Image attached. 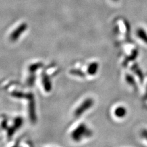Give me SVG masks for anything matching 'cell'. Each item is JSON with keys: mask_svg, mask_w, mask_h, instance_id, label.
<instances>
[{"mask_svg": "<svg viewBox=\"0 0 147 147\" xmlns=\"http://www.w3.org/2000/svg\"><path fill=\"white\" fill-rule=\"evenodd\" d=\"M91 134V132L87 128L86 126L84 123L78 126L71 134L72 139L76 142L80 141L84 137H88Z\"/></svg>", "mask_w": 147, "mask_h": 147, "instance_id": "obj_1", "label": "cell"}, {"mask_svg": "<svg viewBox=\"0 0 147 147\" xmlns=\"http://www.w3.org/2000/svg\"><path fill=\"white\" fill-rule=\"evenodd\" d=\"M94 105V100L91 98L85 99L75 110L74 115L77 117H80L86 110H89Z\"/></svg>", "mask_w": 147, "mask_h": 147, "instance_id": "obj_2", "label": "cell"}, {"mask_svg": "<svg viewBox=\"0 0 147 147\" xmlns=\"http://www.w3.org/2000/svg\"><path fill=\"white\" fill-rule=\"evenodd\" d=\"M28 99L29 100V117L31 121L33 123H35L36 121V107H35V101L34 96L32 93L28 94Z\"/></svg>", "mask_w": 147, "mask_h": 147, "instance_id": "obj_3", "label": "cell"}, {"mask_svg": "<svg viewBox=\"0 0 147 147\" xmlns=\"http://www.w3.org/2000/svg\"><path fill=\"white\" fill-rule=\"evenodd\" d=\"M26 29H27L26 24H21L12 32L10 37H9V39H10V40L12 41V42H16V41L19 39V38L22 36V34L26 30Z\"/></svg>", "mask_w": 147, "mask_h": 147, "instance_id": "obj_4", "label": "cell"}, {"mask_svg": "<svg viewBox=\"0 0 147 147\" xmlns=\"http://www.w3.org/2000/svg\"><path fill=\"white\" fill-rule=\"evenodd\" d=\"M23 123H24V120L21 117H18L15 119V123L14 125H13L11 128L9 129L8 131V137H11L14 132L20 127V126L23 125Z\"/></svg>", "mask_w": 147, "mask_h": 147, "instance_id": "obj_5", "label": "cell"}, {"mask_svg": "<svg viewBox=\"0 0 147 147\" xmlns=\"http://www.w3.org/2000/svg\"><path fill=\"white\" fill-rule=\"evenodd\" d=\"M42 82L44 85V90L46 92H50L52 90V83L49 77L45 73L42 74Z\"/></svg>", "mask_w": 147, "mask_h": 147, "instance_id": "obj_6", "label": "cell"}, {"mask_svg": "<svg viewBox=\"0 0 147 147\" xmlns=\"http://www.w3.org/2000/svg\"><path fill=\"white\" fill-rule=\"evenodd\" d=\"M99 69V64L96 62L91 63L87 69V72L91 76L95 75Z\"/></svg>", "mask_w": 147, "mask_h": 147, "instance_id": "obj_7", "label": "cell"}, {"mask_svg": "<svg viewBox=\"0 0 147 147\" xmlns=\"http://www.w3.org/2000/svg\"><path fill=\"white\" fill-rule=\"evenodd\" d=\"M43 64L41 63H38L31 64L29 66V71L31 74H35V72L38 71L39 68L42 67Z\"/></svg>", "mask_w": 147, "mask_h": 147, "instance_id": "obj_8", "label": "cell"}, {"mask_svg": "<svg viewBox=\"0 0 147 147\" xmlns=\"http://www.w3.org/2000/svg\"><path fill=\"white\" fill-rule=\"evenodd\" d=\"M115 114L118 117H123L126 114V110L123 107H118L115 111Z\"/></svg>", "mask_w": 147, "mask_h": 147, "instance_id": "obj_9", "label": "cell"}, {"mask_svg": "<svg viewBox=\"0 0 147 147\" xmlns=\"http://www.w3.org/2000/svg\"><path fill=\"white\" fill-rule=\"evenodd\" d=\"M138 35H139V36L140 37V38L141 39H143L145 42H147V36L146 35L145 31L143 30H140L138 31Z\"/></svg>", "mask_w": 147, "mask_h": 147, "instance_id": "obj_10", "label": "cell"}, {"mask_svg": "<svg viewBox=\"0 0 147 147\" xmlns=\"http://www.w3.org/2000/svg\"><path fill=\"white\" fill-rule=\"evenodd\" d=\"M35 80H36L35 74H31V75L29 77L28 79V84L30 86L33 85Z\"/></svg>", "mask_w": 147, "mask_h": 147, "instance_id": "obj_11", "label": "cell"}, {"mask_svg": "<svg viewBox=\"0 0 147 147\" xmlns=\"http://www.w3.org/2000/svg\"><path fill=\"white\" fill-rule=\"evenodd\" d=\"M12 96H13V97H16L17 98H24V97H26L27 98L28 96V94H24L22 93H20V92H13V93H12Z\"/></svg>", "mask_w": 147, "mask_h": 147, "instance_id": "obj_12", "label": "cell"}, {"mask_svg": "<svg viewBox=\"0 0 147 147\" xmlns=\"http://www.w3.org/2000/svg\"><path fill=\"white\" fill-rule=\"evenodd\" d=\"M71 74L72 75H75V76H77L79 77H84L85 76V75L84 74V73H83L80 70H76V69H73L72 71H71Z\"/></svg>", "mask_w": 147, "mask_h": 147, "instance_id": "obj_13", "label": "cell"}]
</instances>
